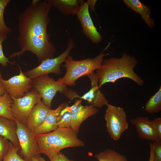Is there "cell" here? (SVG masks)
<instances>
[{
  "mask_svg": "<svg viewBox=\"0 0 161 161\" xmlns=\"http://www.w3.org/2000/svg\"><path fill=\"white\" fill-rule=\"evenodd\" d=\"M19 73L7 80L2 78L0 81L6 92L11 97L18 98L24 97L32 89V79L26 76L19 66Z\"/></svg>",
  "mask_w": 161,
  "mask_h": 161,
  "instance_id": "cell-10",
  "label": "cell"
},
{
  "mask_svg": "<svg viewBox=\"0 0 161 161\" xmlns=\"http://www.w3.org/2000/svg\"><path fill=\"white\" fill-rule=\"evenodd\" d=\"M138 62L134 57L125 53L120 58L113 57L104 60L100 67L96 70L99 88L106 83H114L123 78L131 80L140 86H143L144 80L134 70Z\"/></svg>",
  "mask_w": 161,
  "mask_h": 161,
  "instance_id": "cell-2",
  "label": "cell"
},
{
  "mask_svg": "<svg viewBox=\"0 0 161 161\" xmlns=\"http://www.w3.org/2000/svg\"><path fill=\"white\" fill-rule=\"evenodd\" d=\"M20 149V146H15L10 142L9 150L3 161H26L18 153Z\"/></svg>",
  "mask_w": 161,
  "mask_h": 161,
  "instance_id": "cell-25",
  "label": "cell"
},
{
  "mask_svg": "<svg viewBox=\"0 0 161 161\" xmlns=\"http://www.w3.org/2000/svg\"><path fill=\"white\" fill-rule=\"evenodd\" d=\"M2 75L0 71V78H2ZM6 93L0 81V97Z\"/></svg>",
  "mask_w": 161,
  "mask_h": 161,
  "instance_id": "cell-34",
  "label": "cell"
},
{
  "mask_svg": "<svg viewBox=\"0 0 161 161\" xmlns=\"http://www.w3.org/2000/svg\"><path fill=\"white\" fill-rule=\"evenodd\" d=\"M13 99L7 93L0 97V117L15 120L11 112Z\"/></svg>",
  "mask_w": 161,
  "mask_h": 161,
  "instance_id": "cell-22",
  "label": "cell"
},
{
  "mask_svg": "<svg viewBox=\"0 0 161 161\" xmlns=\"http://www.w3.org/2000/svg\"><path fill=\"white\" fill-rule=\"evenodd\" d=\"M17 125L15 120L0 117V135L7 140L15 146H20L17 134Z\"/></svg>",
  "mask_w": 161,
  "mask_h": 161,
  "instance_id": "cell-17",
  "label": "cell"
},
{
  "mask_svg": "<svg viewBox=\"0 0 161 161\" xmlns=\"http://www.w3.org/2000/svg\"><path fill=\"white\" fill-rule=\"evenodd\" d=\"M155 131L159 138L161 140V118H157L152 120Z\"/></svg>",
  "mask_w": 161,
  "mask_h": 161,
  "instance_id": "cell-28",
  "label": "cell"
},
{
  "mask_svg": "<svg viewBox=\"0 0 161 161\" xmlns=\"http://www.w3.org/2000/svg\"><path fill=\"white\" fill-rule=\"evenodd\" d=\"M10 143L8 140L0 135V161H3L8 151Z\"/></svg>",
  "mask_w": 161,
  "mask_h": 161,
  "instance_id": "cell-27",
  "label": "cell"
},
{
  "mask_svg": "<svg viewBox=\"0 0 161 161\" xmlns=\"http://www.w3.org/2000/svg\"><path fill=\"white\" fill-rule=\"evenodd\" d=\"M80 22L83 32L94 44L100 42L102 38L95 26L89 12V7L86 2L80 6L76 14Z\"/></svg>",
  "mask_w": 161,
  "mask_h": 161,
  "instance_id": "cell-12",
  "label": "cell"
},
{
  "mask_svg": "<svg viewBox=\"0 0 161 161\" xmlns=\"http://www.w3.org/2000/svg\"><path fill=\"white\" fill-rule=\"evenodd\" d=\"M150 157L149 161H153L154 156V149L155 148L154 142L150 143Z\"/></svg>",
  "mask_w": 161,
  "mask_h": 161,
  "instance_id": "cell-31",
  "label": "cell"
},
{
  "mask_svg": "<svg viewBox=\"0 0 161 161\" xmlns=\"http://www.w3.org/2000/svg\"><path fill=\"white\" fill-rule=\"evenodd\" d=\"M153 161H161V159H158L154 156Z\"/></svg>",
  "mask_w": 161,
  "mask_h": 161,
  "instance_id": "cell-35",
  "label": "cell"
},
{
  "mask_svg": "<svg viewBox=\"0 0 161 161\" xmlns=\"http://www.w3.org/2000/svg\"><path fill=\"white\" fill-rule=\"evenodd\" d=\"M49 109L41 100L32 108L28 118L26 126L33 132L44 120Z\"/></svg>",
  "mask_w": 161,
  "mask_h": 161,
  "instance_id": "cell-16",
  "label": "cell"
},
{
  "mask_svg": "<svg viewBox=\"0 0 161 161\" xmlns=\"http://www.w3.org/2000/svg\"><path fill=\"white\" fill-rule=\"evenodd\" d=\"M71 114L70 106L67 105L60 112L58 117V128L70 127Z\"/></svg>",
  "mask_w": 161,
  "mask_h": 161,
  "instance_id": "cell-23",
  "label": "cell"
},
{
  "mask_svg": "<svg viewBox=\"0 0 161 161\" xmlns=\"http://www.w3.org/2000/svg\"><path fill=\"white\" fill-rule=\"evenodd\" d=\"M83 100H76L70 106L71 114L70 127L77 134L82 123L87 118L97 114L99 110L92 105H82Z\"/></svg>",
  "mask_w": 161,
  "mask_h": 161,
  "instance_id": "cell-11",
  "label": "cell"
},
{
  "mask_svg": "<svg viewBox=\"0 0 161 161\" xmlns=\"http://www.w3.org/2000/svg\"><path fill=\"white\" fill-rule=\"evenodd\" d=\"M40 95L42 101L51 109L52 100L56 93L63 94L70 101L79 98L77 92L72 89H68L67 86L61 84L57 80L49 77L48 75L38 77L32 79V89Z\"/></svg>",
  "mask_w": 161,
  "mask_h": 161,
  "instance_id": "cell-5",
  "label": "cell"
},
{
  "mask_svg": "<svg viewBox=\"0 0 161 161\" xmlns=\"http://www.w3.org/2000/svg\"><path fill=\"white\" fill-rule=\"evenodd\" d=\"M75 47L73 40L71 38L68 40L67 47L59 55L55 58H48L42 61L38 66L24 72L25 75L33 79L38 77L52 73L60 75L61 71L60 66L64 62L66 57Z\"/></svg>",
  "mask_w": 161,
  "mask_h": 161,
  "instance_id": "cell-7",
  "label": "cell"
},
{
  "mask_svg": "<svg viewBox=\"0 0 161 161\" xmlns=\"http://www.w3.org/2000/svg\"><path fill=\"white\" fill-rule=\"evenodd\" d=\"M130 122L136 127L140 139L154 142L161 140L156 134L152 120H150L148 117H137L131 119Z\"/></svg>",
  "mask_w": 161,
  "mask_h": 161,
  "instance_id": "cell-14",
  "label": "cell"
},
{
  "mask_svg": "<svg viewBox=\"0 0 161 161\" xmlns=\"http://www.w3.org/2000/svg\"><path fill=\"white\" fill-rule=\"evenodd\" d=\"M95 157L98 161H129L126 156L110 148L95 154Z\"/></svg>",
  "mask_w": 161,
  "mask_h": 161,
  "instance_id": "cell-20",
  "label": "cell"
},
{
  "mask_svg": "<svg viewBox=\"0 0 161 161\" xmlns=\"http://www.w3.org/2000/svg\"><path fill=\"white\" fill-rule=\"evenodd\" d=\"M17 125V134L20 149L18 154L26 161H31L34 156L39 152L35 136L26 126L15 119Z\"/></svg>",
  "mask_w": 161,
  "mask_h": 161,
  "instance_id": "cell-9",
  "label": "cell"
},
{
  "mask_svg": "<svg viewBox=\"0 0 161 161\" xmlns=\"http://www.w3.org/2000/svg\"><path fill=\"white\" fill-rule=\"evenodd\" d=\"M144 111L153 114L161 111V86L153 96L150 97L145 106Z\"/></svg>",
  "mask_w": 161,
  "mask_h": 161,
  "instance_id": "cell-21",
  "label": "cell"
},
{
  "mask_svg": "<svg viewBox=\"0 0 161 161\" xmlns=\"http://www.w3.org/2000/svg\"><path fill=\"white\" fill-rule=\"evenodd\" d=\"M10 0H0V33L7 35L11 31V30L6 24L4 19V12Z\"/></svg>",
  "mask_w": 161,
  "mask_h": 161,
  "instance_id": "cell-24",
  "label": "cell"
},
{
  "mask_svg": "<svg viewBox=\"0 0 161 161\" xmlns=\"http://www.w3.org/2000/svg\"><path fill=\"white\" fill-rule=\"evenodd\" d=\"M64 103L55 109H49L43 122L34 130L35 136L52 132L58 128V117L61 111L67 105Z\"/></svg>",
  "mask_w": 161,
  "mask_h": 161,
  "instance_id": "cell-15",
  "label": "cell"
},
{
  "mask_svg": "<svg viewBox=\"0 0 161 161\" xmlns=\"http://www.w3.org/2000/svg\"><path fill=\"white\" fill-rule=\"evenodd\" d=\"M109 42L104 49L97 56L94 58H88L80 61L73 59L68 55L62 66L66 69V72L62 78L58 79V82L65 86H73L76 84V81L84 75H88L98 69L101 66L104 58L109 53H104L109 47Z\"/></svg>",
  "mask_w": 161,
  "mask_h": 161,
  "instance_id": "cell-4",
  "label": "cell"
},
{
  "mask_svg": "<svg viewBox=\"0 0 161 161\" xmlns=\"http://www.w3.org/2000/svg\"><path fill=\"white\" fill-rule=\"evenodd\" d=\"M7 38V35L0 33V64L3 66H7L8 63L12 65L15 64L14 61H10L9 60V58L4 55L3 53L2 43Z\"/></svg>",
  "mask_w": 161,
  "mask_h": 161,
  "instance_id": "cell-26",
  "label": "cell"
},
{
  "mask_svg": "<svg viewBox=\"0 0 161 161\" xmlns=\"http://www.w3.org/2000/svg\"><path fill=\"white\" fill-rule=\"evenodd\" d=\"M106 106L105 119L107 131L112 140L117 141L128 128L126 115L122 107L109 104Z\"/></svg>",
  "mask_w": 161,
  "mask_h": 161,
  "instance_id": "cell-6",
  "label": "cell"
},
{
  "mask_svg": "<svg viewBox=\"0 0 161 161\" xmlns=\"http://www.w3.org/2000/svg\"><path fill=\"white\" fill-rule=\"evenodd\" d=\"M49 160L50 161H76L69 159L60 152L52 157Z\"/></svg>",
  "mask_w": 161,
  "mask_h": 161,
  "instance_id": "cell-29",
  "label": "cell"
},
{
  "mask_svg": "<svg viewBox=\"0 0 161 161\" xmlns=\"http://www.w3.org/2000/svg\"><path fill=\"white\" fill-rule=\"evenodd\" d=\"M87 76L91 81V88L83 95L80 96L79 99L86 101L90 105L97 108L107 106L109 104V101L100 90L98 79L96 73L94 72Z\"/></svg>",
  "mask_w": 161,
  "mask_h": 161,
  "instance_id": "cell-13",
  "label": "cell"
},
{
  "mask_svg": "<svg viewBox=\"0 0 161 161\" xmlns=\"http://www.w3.org/2000/svg\"><path fill=\"white\" fill-rule=\"evenodd\" d=\"M40 154H38L34 156L31 161H46L44 158L41 156Z\"/></svg>",
  "mask_w": 161,
  "mask_h": 161,
  "instance_id": "cell-33",
  "label": "cell"
},
{
  "mask_svg": "<svg viewBox=\"0 0 161 161\" xmlns=\"http://www.w3.org/2000/svg\"><path fill=\"white\" fill-rule=\"evenodd\" d=\"M35 138L39 153L45 154L49 159L64 148L84 145L71 127L58 128L50 132L37 135Z\"/></svg>",
  "mask_w": 161,
  "mask_h": 161,
  "instance_id": "cell-3",
  "label": "cell"
},
{
  "mask_svg": "<svg viewBox=\"0 0 161 161\" xmlns=\"http://www.w3.org/2000/svg\"><path fill=\"white\" fill-rule=\"evenodd\" d=\"M154 156L158 159H161V140L154 142Z\"/></svg>",
  "mask_w": 161,
  "mask_h": 161,
  "instance_id": "cell-30",
  "label": "cell"
},
{
  "mask_svg": "<svg viewBox=\"0 0 161 161\" xmlns=\"http://www.w3.org/2000/svg\"><path fill=\"white\" fill-rule=\"evenodd\" d=\"M123 2L129 8L140 15L146 24L150 28H153L154 21L151 18V10L150 7L144 5L139 0H124Z\"/></svg>",
  "mask_w": 161,
  "mask_h": 161,
  "instance_id": "cell-19",
  "label": "cell"
},
{
  "mask_svg": "<svg viewBox=\"0 0 161 161\" xmlns=\"http://www.w3.org/2000/svg\"><path fill=\"white\" fill-rule=\"evenodd\" d=\"M11 112L15 119L26 126L29 116L34 106L41 100L37 92L32 89L24 97H12Z\"/></svg>",
  "mask_w": 161,
  "mask_h": 161,
  "instance_id": "cell-8",
  "label": "cell"
},
{
  "mask_svg": "<svg viewBox=\"0 0 161 161\" xmlns=\"http://www.w3.org/2000/svg\"><path fill=\"white\" fill-rule=\"evenodd\" d=\"M97 0H88L86 2L90 7V9L91 11L95 12V7Z\"/></svg>",
  "mask_w": 161,
  "mask_h": 161,
  "instance_id": "cell-32",
  "label": "cell"
},
{
  "mask_svg": "<svg viewBox=\"0 0 161 161\" xmlns=\"http://www.w3.org/2000/svg\"><path fill=\"white\" fill-rule=\"evenodd\" d=\"M51 7L47 0H33L19 15L17 41L21 49L10 54V58L19 57L27 51L35 54L40 63L54 58L56 49L47 30Z\"/></svg>",
  "mask_w": 161,
  "mask_h": 161,
  "instance_id": "cell-1",
  "label": "cell"
},
{
  "mask_svg": "<svg viewBox=\"0 0 161 161\" xmlns=\"http://www.w3.org/2000/svg\"><path fill=\"white\" fill-rule=\"evenodd\" d=\"M52 7L54 6L65 15H75L80 6L85 2L83 0H47Z\"/></svg>",
  "mask_w": 161,
  "mask_h": 161,
  "instance_id": "cell-18",
  "label": "cell"
}]
</instances>
